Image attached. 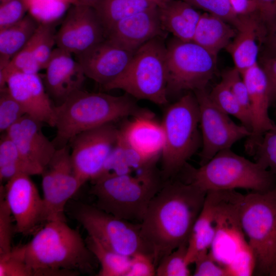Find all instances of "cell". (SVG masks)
<instances>
[{"mask_svg":"<svg viewBox=\"0 0 276 276\" xmlns=\"http://www.w3.org/2000/svg\"><path fill=\"white\" fill-rule=\"evenodd\" d=\"M206 194L193 183L169 179L152 198L140 225L156 267L165 256L188 244Z\"/></svg>","mask_w":276,"mask_h":276,"instance_id":"obj_1","label":"cell"},{"mask_svg":"<svg viewBox=\"0 0 276 276\" xmlns=\"http://www.w3.org/2000/svg\"><path fill=\"white\" fill-rule=\"evenodd\" d=\"M11 252L23 260L34 276H73L93 272L95 258L78 231L66 221H50L26 244Z\"/></svg>","mask_w":276,"mask_h":276,"instance_id":"obj_2","label":"cell"},{"mask_svg":"<svg viewBox=\"0 0 276 276\" xmlns=\"http://www.w3.org/2000/svg\"><path fill=\"white\" fill-rule=\"evenodd\" d=\"M131 117H154L148 109L140 107L126 94L114 96L80 89L55 106L56 135L52 141L56 149L70 143L85 131Z\"/></svg>","mask_w":276,"mask_h":276,"instance_id":"obj_3","label":"cell"},{"mask_svg":"<svg viewBox=\"0 0 276 276\" xmlns=\"http://www.w3.org/2000/svg\"><path fill=\"white\" fill-rule=\"evenodd\" d=\"M163 180L155 165L139 170L135 175L112 174L92 181L90 193L96 206L119 218L141 223L152 198Z\"/></svg>","mask_w":276,"mask_h":276,"instance_id":"obj_4","label":"cell"},{"mask_svg":"<svg viewBox=\"0 0 276 276\" xmlns=\"http://www.w3.org/2000/svg\"><path fill=\"white\" fill-rule=\"evenodd\" d=\"M182 169L187 175L185 181L206 192L243 189L264 193L276 185L275 174L231 149L220 151L198 168L187 163Z\"/></svg>","mask_w":276,"mask_h":276,"instance_id":"obj_5","label":"cell"},{"mask_svg":"<svg viewBox=\"0 0 276 276\" xmlns=\"http://www.w3.org/2000/svg\"><path fill=\"white\" fill-rule=\"evenodd\" d=\"M161 124L165 143L160 172L166 181L182 170L201 144L199 107L195 94L189 92L170 105Z\"/></svg>","mask_w":276,"mask_h":276,"instance_id":"obj_6","label":"cell"},{"mask_svg":"<svg viewBox=\"0 0 276 276\" xmlns=\"http://www.w3.org/2000/svg\"><path fill=\"white\" fill-rule=\"evenodd\" d=\"M158 37L141 46L133 54L126 70L103 86L105 90L122 89L139 100L159 105L168 102L166 44Z\"/></svg>","mask_w":276,"mask_h":276,"instance_id":"obj_7","label":"cell"},{"mask_svg":"<svg viewBox=\"0 0 276 276\" xmlns=\"http://www.w3.org/2000/svg\"><path fill=\"white\" fill-rule=\"evenodd\" d=\"M240 217L255 258L254 274L276 276V185L266 192L244 195Z\"/></svg>","mask_w":276,"mask_h":276,"instance_id":"obj_8","label":"cell"},{"mask_svg":"<svg viewBox=\"0 0 276 276\" xmlns=\"http://www.w3.org/2000/svg\"><path fill=\"white\" fill-rule=\"evenodd\" d=\"M168 94L206 88L216 70V57L194 42L172 39L166 45Z\"/></svg>","mask_w":276,"mask_h":276,"instance_id":"obj_9","label":"cell"},{"mask_svg":"<svg viewBox=\"0 0 276 276\" xmlns=\"http://www.w3.org/2000/svg\"><path fill=\"white\" fill-rule=\"evenodd\" d=\"M73 216L88 236L107 248L129 257L138 253L151 256L141 234L140 223L119 218L96 205L84 203L77 204Z\"/></svg>","mask_w":276,"mask_h":276,"instance_id":"obj_10","label":"cell"},{"mask_svg":"<svg viewBox=\"0 0 276 276\" xmlns=\"http://www.w3.org/2000/svg\"><path fill=\"white\" fill-rule=\"evenodd\" d=\"M209 191L213 197L216 224L215 236L209 252L225 268L236 256L249 247L240 217L244 195L236 190Z\"/></svg>","mask_w":276,"mask_h":276,"instance_id":"obj_11","label":"cell"},{"mask_svg":"<svg viewBox=\"0 0 276 276\" xmlns=\"http://www.w3.org/2000/svg\"><path fill=\"white\" fill-rule=\"evenodd\" d=\"M199 111L202 149L200 166L210 160L220 151L231 149L239 140L248 137L250 131L237 124L222 111L211 99L205 89L193 92Z\"/></svg>","mask_w":276,"mask_h":276,"instance_id":"obj_12","label":"cell"},{"mask_svg":"<svg viewBox=\"0 0 276 276\" xmlns=\"http://www.w3.org/2000/svg\"><path fill=\"white\" fill-rule=\"evenodd\" d=\"M41 175L43 202L42 223L66 221V203L82 187L74 172L68 145L56 149Z\"/></svg>","mask_w":276,"mask_h":276,"instance_id":"obj_13","label":"cell"},{"mask_svg":"<svg viewBox=\"0 0 276 276\" xmlns=\"http://www.w3.org/2000/svg\"><path fill=\"white\" fill-rule=\"evenodd\" d=\"M119 128L112 123L82 132L70 142L74 172L81 186L99 174L114 148Z\"/></svg>","mask_w":276,"mask_h":276,"instance_id":"obj_14","label":"cell"},{"mask_svg":"<svg viewBox=\"0 0 276 276\" xmlns=\"http://www.w3.org/2000/svg\"><path fill=\"white\" fill-rule=\"evenodd\" d=\"M106 39L103 26L90 6L73 4L56 33L57 47L77 55Z\"/></svg>","mask_w":276,"mask_h":276,"instance_id":"obj_15","label":"cell"},{"mask_svg":"<svg viewBox=\"0 0 276 276\" xmlns=\"http://www.w3.org/2000/svg\"><path fill=\"white\" fill-rule=\"evenodd\" d=\"M1 186L15 222V231L25 236L34 234L42 223L43 202L30 176L17 175Z\"/></svg>","mask_w":276,"mask_h":276,"instance_id":"obj_16","label":"cell"},{"mask_svg":"<svg viewBox=\"0 0 276 276\" xmlns=\"http://www.w3.org/2000/svg\"><path fill=\"white\" fill-rule=\"evenodd\" d=\"M134 53L105 39L75 55L86 77L104 86L123 74Z\"/></svg>","mask_w":276,"mask_h":276,"instance_id":"obj_17","label":"cell"},{"mask_svg":"<svg viewBox=\"0 0 276 276\" xmlns=\"http://www.w3.org/2000/svg\"><path fill=\"white\" fill-rule=\"evenodd\" d=\"M242 76L248 89L250 107L251 134L245 148L248 153L254 154L264 134L275 126L268 112L272 101L266 76L259 62Z\"/></svg>","mask_w":276,"mask_h":276,"instance_id":"obj_18","label":"cell"},{"mask_svg":"<svg viewBox=\"0 0 276 276\" xmlns=\"http://www.w3.org/2000/svg\"><path fill=\"white\" fill-rule=\"evenodd\" d=\"M7 85L10 94L26 114L54 127L55 106L52 104L43 81L38 74L15 73L10 76Z\"/></svg>","mask_w":276,"mask_h":276,"instance_id":"obj_19","label":"cell"},{"mask_svg":"<svg viewBox=\"0 0 276 276\" xmlns=\"http://www.w3.org/2000/svg\"><path fill=\"white\" fill-rule=\"evenodd\" d=\"M166 33L162 26L156 6L119 21L107 32L106 39L135 53L151 39L165 37Z\"/></svg>","mask_w":276,"mask_h":276,"instance_id":"obj_20","label":"cell"},{"mask_svg":"<svg viewBox=\"0 0 276 276\" xmlns=\"http://www.w3.org/2000/svg\"><path fill=\"white\" fill-rule=\"evenodd\" d=\"M45 70L43 81L46 90L58 105L81 89L86 77L72 53L58 47L54 49Z\"/></svg>","mask_w":276,"mask_h":276,"instance_id":"obj_21","label":"cell"},{"mask_svg":"<svg viewBox=\"0 0 276 276\" xmlns=\"http://www.w3.org/2000/svg\"><path fill=\"white\" fill-rule=\"evenodd\" d=\"M41 125V123L26 114L5 133L26 158L43 169L56 148L44 135Z\"/></svg>","mask_w":276,"mask_h":276,"instance_id":"obj_22","label":"cell"},{"mask_svg":"<svg viewBox=\"0 0 276 276\" xmlns=\"http://www.w3.org/2000/svg\"><path fill=\"white\" fill-rule=\"evenodd\" d=\"M119 137L147 161L156 164L161 157L165 136L154 117L133 118L119 128Z\"/></svg>","mask_w":276,"mask_h":276,"instance_id":"obj_23","label":"cell"},{"mask_svg":"<svg viewBox=\"0 0 276 276\" xmlns=\"http://www.w3.org/2000/svg\"><path fill=\"white\" fill-rule=\"evenodd\" d=\"M239 17L236 34L226 49L234 67L242 74L259 62L260 46L266 28L258 13Z\"/></svg>","mask_w":276,"mask_h":276,"instance_id":"obj_24","label":"cell"},{"mask_svg":"<svg viewBox=\"0 0 276 276\" xmlns=\"http://www.w3.org/2000/svg\"><path fill=\"white\" fill-rule=\"evenodd\" d=\"M156 7L166 32L181 41H192L200 12L182 0H158Z\"/></svg>","mask_w":276,"mask_h":276,"instance_id":"obj_25","label":"cell"},{"mask_svg":"<svg viewBox=\"0 0 276 276\" xmlns=\"http://www.w3.org/2000/svg\"><path fill=\"white\" fill-rule=\"evenodd\" d=\"M237 33V29L223 18L204 12L201 13L192 41L217 57L226 48Z\"/></svg>","mask_w":276,"mask_h":276,"instance_id":"obj_26","label":"cell"},{"mask_svg":"<svg viewBox=\"0 0 276 276\" xmlns=\"http://www.w3.org/2000/svg\"><path fill=\"white\" fill-rule=\"evenodd\" d=\"M216 226L213 197L208 191L188 241L186 260L189 265L209 252L215 236Z\"/></svg>","mask_w":276,"mask_h":276,"instance_id":"obj_27","label":"cell"},{"mask_svg":"<svg viewBox=\"0 0 276 276\" xmlns=\"http://www.w3.org/2000/svg\"><path fill=\"white\" fill-rule=\"evenodd\" d=\"M39 25L30 14L16 24L0 30V70L26 45Z\"/></svg>","mask_w":276,"mask_h":276,"instance_id":"obj_28","label":"cell"},{"mask_svg":"<svg viewBox=\"0 0 276 276\" xmlns=\"http://www.w3.org/2000/svg\"><path fill=\"white\" fill-rule=\"evenodd\" d=\"M42 169L26 158L6 133L0 141V181L7 182L19 174L41 175Z\"/></svg>","mask_w":276,"mask_h":276,"instance_id":"obj_29","label":"cell"},{"mask_svg":"<svg viewBox=\"0 0 276 276\" xmlns=\"http://www.w3.org/2000/svg\"><path fill=\"white\" fill-rule=\"evenodd\" d=\"M155 164L147 161L118 135L114 148L101 171L94 180L108 175L132 173L134 171H139Z\"/></svg>","mask_w":276,"mask_h":276,"instance_id":"obj_30","label":"cell"},{"mask_svg":"<svg viewBox=\"0 0 276 276\" xmlns=\"http://www.w3.org/2000/svg\"><path fill=\"white\" fill-rule=\"evenodd\" d=\"M158 0H102L94 8L107 32L116 23L155 7Z\"/></svg>","mask_w":276,"mask_h":276,"instance_id":"obj_31","label":"cell"},{"mask_svg":"<svg viewBox=\"0 0 276 276\" xmlns=\"http://www.w3.org/2000/svg\"><path fill=\"white\" fill-rule=\"evenodd\" d=\"M87 246L99 262V276H125L130 266L131 257L112 251L103 245L95 238L88 236Z\"/></svg>","mask_w":276,"mask_h":276,"instance_id":"obj_32","label":"cell"},{"mask_svg":"<svg viewBox=\"0 0 276 276\" xmlns=\"http://www.w3.org/2000/svg\"><path fill=\"white\" fill-rule=\"evenodd\" d=\"M209 94L218 108L227 115L237 118L242 125L251 132V121L249 116L224 81L221 80L213 88Z\"/></svg>","mask_w":276,"mask_h":276,"instance_id":"obj_33","label":"cell"},{"mask_svg":"<svg viewBox=\"0 0 276 276\" xmlns=\"http://www.w3.org/2000/svg\"><path fill=\"white\" fill-rule=\"evenodd\" d=\"M40 70L41 69L34 56L30 39L9 63L0 70V89L7 87L9 78L15 73L38 74Z\"/></svg>","mask_w":276,"mask_h":276,"instance_id":"obj_34","label":"cell"},{"mask_svg":"<svg viewBox=\"0 0 276 276\" xmlns=\"http://www.w3.org/2000/svg\"><path fill=\"white\" fill-rule=\"evenodd\" d=\"M53 22H42L31 38L34 56L41 70L45 69L56 44Z\"/></svg>","mask_w":276,"mask_h":276,"instance_id":"obj_35","label":"cell"},{"mask_svg":"<svg viewBox=\"0 0 276 276\" xmlns=\"http://www.w3.org/2000/svg\"><path fill=\"white\" fill-rule=\"evenodd\" d=\"M187 244L181 245L165 256L156 266V275H191L189 265L186 260Z\"/></svg>","mask_w":276,"mask_h":276,"instance_id":"obj_36","label":"cell"},{"mask_svg":"<svg viewBox=\"0 0 276 276\" xmlns=\"http://www.w3.org/2000/svg\"><path fill=\"white\" fill-rule=\"evenodd\" d=\"M26 112L10 94L7 87L0 89V131L6 132Z\"/></svg>","mask_w":276,"mask_h":276,"instance_id":"obj_37","label":"cell"},{"mask_svg":"<svg viewBox=\"0 0 276 276\" xmlns=\"http://www.w3.org/2000/svg\"><path fill=\"white\" fill-rule=\"evenodd\" d=\"M254 155L256 162L276 175V125L264 134Z\"/></svg>","mask_w":276,"mask_h":276,"instance_id":"obj_38","label":"cell"},{"mask_svg":"<svg viewBox=\"0 0 276 276\" xmlns=\"http://www.w3.org/2000/svg\"><path fill=\"white\" fill-rule=\"evenodd\" d=\"M13 218L5 199L2 187H0V256L12 250V239L15 226Z\"/></svg>","mask_w":276,"mask_h":276,"instance_id":"obj_39","label":"cell"},{"mask_svg":"<svg viewBox=\"0 0 276 276\" xmlns=\"http://www.w3.org/2000/svg\"><path fill=\"white\" fill-rule=\"evenodd\" d=\"M196 9L217 15L237 28L239 17L234 12L229 0H182Z\"/></svg>","mask_w":276,"mask_h":276,"instance_id":"obj_40","label":"cell"},{"mask_svg":"<svg viewBox=\"0 0 276 276\" xmlns=\"http://www.w3.org/2000/svg\"><path fill=\"white\" fill-rule=\"evenodd\" d=\"M221 80L229 87L250 119V107L248 89L241 73L234 67L224 72Z\"/></svg>","mask_w":276,"mask_h":276,"instance_id":"obj_41","label":"cell"},{"mask_svg":"<svg viewBox=\"0 0 276 276\" xmlns=\"http://www.w3.org/2000/svg\"><path fill=\"white\" fill-rule=\"evenodd\" d=\"M28 10L29 6L26 0H12L1 3L0 30L21 20Z\"/></svg>","mask_w":276,"mask_h":276,"instance_id":"obj_42","label":"cell"},{"mask_svg":"<svg viewBox=\"0 0 276 276\" xmlns=\"http://www.w3.org/2000/svg\"><path fill=\"white\" fill-rule=\"evenodd\" d=\"M255 260L250 247L239 254L225 268L228 276L254 275Z\"/></svg>","mask_w":276,"mask_h":276,"instance_id":"obj_43","label":"cell"},{"mask_svg":"<svg viewBox=\"0 0 276 276\" xmlns=\"http://www.w3.org/2000/svg\"><path fill=\"white\" fill-rule=\"evenodd\" d=\"M0 276H34L32 269L11 251L0 256Z\"/></svg>","mask_w":276,"mask_h":276,"instance_id":"obj_44","label":"cell"},{"mask_svg":"<svg viewBox=\"0 0 276 276\" xmlns=\"http://www.w3.org/2000/svg\"><path fill=\"white\" fill-rule=\"evenodd\" d=\"M156 268L150 255L138 253L131 257L129 268L125 276L156 275Z\"/></svg>","mask_w":276,"mask_h":276,"instance_id":"obj_45","label":"cell"},{"mask_svg":"<svg viewBox=\"0 0 276 276\" xmlns=\"http://www.w3.org/2000/svg\"><path fill=\"white\" fill-rule=\"evenodd\" d=\"M194 276H228L225 268L219 264L209 252L197 259L194 262Z\"/></svg>","mask_w":276,"mask_h":276,"instance_id":"obj_46","label":"cell"},{"mask_svg":"<svg viewBox=\"0 0 276 276\" xmlns=\"http://www.w3.org/2000/svg\"><path fill=\"white\" fill-rule=\"evenodd\" d=\"M258 13L266 28L272 33L276 28V0H257Z\"/></svg>","mask_w":276,"mask_h":276,"instance_id":"obj_47","label":"cell"},{"mask_svg":"<svg viewBox=\"0 0 276 276\" xmlns=\"http://www.w3.org/2000/svg\"><path fill=\"white\" fill-rule=\"evenodd\" d=\"M260 65L266 76L272 102L276 100V55L265 59Z\"/></svg>","mask_w":276,"mask_h":276,"instance_id":"obj_48","label":"cell"},{"mask_svg":"<svg viewBox=\"0 0 276 276\" xmlns=\"http://www.w3.org/2000/svg\"><path fill=\"white\" fill-rule=\"evenodd\" d=\"M234 13L238 17L258 13L257 0H229Z\"/></svg>","mask_w":276,"mask_h":276,"instance_id":"obj_49","label":"cell"},{"mask_svg":"<svg viewBox=\"0 0 276 276\" xmlns=\"http://www.w3.org/2000/svg\"><path fill=\"white\" fill-rule=\"evenodd\" d=\"M102 0H74V4H81L95 8Z\"/></svg>","mask_w":276,"mask_h":276,"instance_id":"obj_50","label":"cell"},{"mask_svg":"<svg viewBox=\"0 0 276 276\" xmlns=\"http://www.w3.org/2000/svg\"><path fill=\"white\" fill-rule=\"evenodd\" d=\"M271 36L272 44L274 48L276 49V28L275 29L274 31L271 33Z\"/></svg>","mask_w":276,"mask_h":276,"instance_id":"obj_51","label":"cell"},{"mask_svg":"<svg viewBox=\"0 0 276 276\" xmlns=\"http://www.w3.org/2000/svg\"><path fill=\"white\" fill-rule=\"evenodd\" d=\"M65 1H66L67 2H68L70 4H72V5L75 4L74 0H65Z\"/></svg>","mask_w":276,"mask_h":276,"instance_id":"obj_52","label":"cell"},{"mask_svg":"<svg viewBox=\"0 0 276 276\" xmlns=\"http://www.w3.org/2000/svg\"><path fill=\"white\" fill-rule=\"evenodd\" d=\"M9 1H12V0H0L1 3Z\"/></svg>","mask_w":276,"mask_h":276,"instance_id":"obj_53","label":"cell"}]
</instances>
